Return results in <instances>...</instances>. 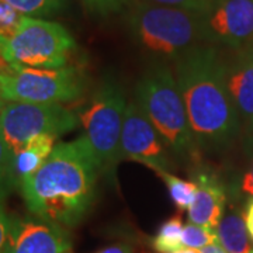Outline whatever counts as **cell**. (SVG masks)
<instances>
[{
  "label": "cell",
  "instance_id": "cell-31",
  "mask_svg": "<svg viewBox=\"0 0 253 253\" xmlns=\"http://www.w3.org/2000/svg\"><path fill=\"white\" fill-rule=\"evenodd\" d=\"M251 253H253V251H252V252H251Z\"/></svg>",
  "mask_w": 253,
  "mask_h": 253
},
{
  "label": "cell",
  "instance_id": "cell-13",
  "mask_svg": "<svg viewBox=\"0 0 253 253\" xmlns=\"http://www.w3.org/2000/svg\"><path fill=\"white\" fill-rule=\"evenodd\" d=\"M194 181L197 183V193L193 204L187 210L189 222L217 229L225 212V187L215 177V174L207 170L197 173Z\"/></svg>",
  "mask_w": 253,
  "mask_h": 253
},
{
  "label": "cell",
  "instance_id": "cell-21",
  "mask_svg": "<svg viewBox=\"0 0 253 253\" xmlns=\"http://www.w3.org/2000/svg\"><path fill=\"white\" fill-rule=\"evenodd\" d=\"M154 4H161V6H168V7H174V9H181L196 13L199 16H203L210 6L212 4L214 0H144Z\"/></svg>",
  "mask_w": 253,
  "mask_h": 253
},
{
  "label": "cell",
  "instance_id": "cell-10",
  "mask_svg": "<svg viewBox=\"0 0 253 253\" xmlns=\"http://www.w3.org/2000/svg\"><path fill=\"white\" fill-rule=\"evenodd\" d=\"M168 149L169 148L142 110L135 101H129L121 132V161L142 163L159 176L161 173L169 172L172 166Z\"/></svg>",
  "mask_w": 253,
  "mask_h": 253
},
{
  "label": "cell",
  "instance_id": "cell-24",
  "mask_svg": "<svg viewBox=\"0 0 253 253\" xmlns=\"http://www.w3.org/2000/svg\"><path fill=\"white\" fill-rule=\"evenodd\" d=\"M13 218L9 212L6 211V208L3 206V201H0V253L4 252V248L9 241L10 231L13 225Z\"/></svg>",
  "mask_w": 253,
  "mask_h": 253
},
{
  "label": "cell",
  "instance_id": "cell-7",
  "mask_svg": "<svg viewBox=\"0 0 253 253\" xmlns=\"http://www.w3.org/2000/svg\"><path fill=\"white\" fill-rule=\"evenodd\" d=\"M0 90L4 101L63 104L81 97L84 78L76 68L40 69L7 63L0 69Z\"/></svg>",
  "mask_w": 253,
  "mask_h": 253
},
{
  "label": "cell",
  "instance_id": "cell-5",
  "mask_svg": "<svg viewBox=\"0 0 253 253\" xmlns=\"http://www.w3.org/2000/svg\"><path fill=\"white\" fill-rule=\"evenodd\" d=\"M73 48L75 40L62 24L42 18L24 16L11 36H0V56L9 65L59 69Z\"/></svg>",
  "mask_w": 253,
  "mask_h": 253
},
{
  "label": "cell",
  "instance_id": "cell-8",
  "mask_svg": "<svg viewBox=\"0 0 253 253\" xmlns=\"http://www.w3.org/2000/svg\"><path fill=\"white\" fill-rule=\"evenodd\" d=\"M79 117L56 103L4 101L0 110V131L10 152L17 156L38 135L61 136L73 131Z\"/></svg>",
  "mask_w": 253,
  "mask_h": 253
},
{
  "label": "cell",
  "instance_id": "cell-27",
  "mask_svg": "<svg viewBox=\"0 0 253 253\" xmlns=\"http://www.w3.org/2000/svg\"><path fill=\"white\" fill-rule=\"evenodd\" d=\"M97 253H132L131 249L126 246V245H116V246H110L104 251H100Z\"/></svg>",
  "mask_w": 253,
  "mask_h": 253
},
{
  "label": "cell",
  "instance_id": "cell-14",
  "mask_svg": "<svg viewBox=\"0 0 253 253\" xmlns=\"http://www.w3.org/2000/svg\"><path fill=\"white\" fill-rule=\"evenodd\" d=\"M56 138L58 136L49 135V134L36 136L26 145V148L17 156H14V176L18 187L28 176H31L45 162L46 158L56 146L55 145Z\"/></svg>",
  "mask_w": 253,
  "mask_h": 253
},
{
  "label": "cell",
  "instance_id": "cell-12",
  "mask_svg": "<svg viewBox=\"0 0 253 253\" xmlns=\"http://www.w3.org/2000/svg\"><path fill=\"white\" fill-rule=\"evenodd\" d=\"M238 52L231 62H225L226 83L241 124L253 132V46Z\"/></svg>",
  "mask_w": 253,
  "mask_h": 253
},
{
  "label": "cell",
  "instance_id": "cell-16",
  "mask_svg": "<svg viewBox=\"0 0 253 253\" xmlns=\"http://www.w3.org/2000/svg\"><path fill=\"white\" fill-rule=\"evenodd\" d=\"M165 181L169 196L173 204L179 211H187L193 201L196 199L197 193V183L194 180H184L179 176H174L170 172H165L159 174Z\"/></svg>",
  "mask_w": 253,
  "mask_h": 253
},
{
  "label": "cell",
  "instance_id": "cell-26",
  "mask_svg": "<svg viewBox=\"0 0 253 253\" xmlns=\"http://www.w3.org/2000/svg\"><path fill=\"white\" fill-rule=\"evenodd\" d=\"M245 222H246V228H248V232L253 239V199H251L246 204L244 212Z\"/></svg>",
  "mask_w": 253,
  "mask_h": 253
},
{
  "label": "cell",
  "instance_id": "cell-19",
  "mask_svg": "<svg viewBox=\"0 0 253 253\" xmlns=\"http://www.w3.org/2000/svg\"><path fill=\"white\" fill-rule=\"evenodd\" d=\"M16 187L18 186L14 176V158L0 131V201Z\"/></svg>",
  "mask_w": 253,
  "mask_h": 253
},
{
  "label": "cell",
  "instance_id": "cell-3",
  "mask_svg": "<svg viewBox=\"0 0 253 253\" xmlns=\"http://www.w3.org/2000/svg\"><path fill=\"white\" fill-rule=\"evenodd\" d=\"M135 103L172 152L179 156L196 154L199 146L194 141L184 100L170 68L155 65L148 69L136 83Z\"/></svg>",
  "mask_w": 253,
  "mask_h": 253
},
{
  "label": "cell",
  "instance_id": "cell-30",
  "mask_svg": "<svg viewBox=\"0 0 253 253\" xmlns=\"http://www.w3.org/2000/svg\"><path fill=\"white\" fill-rule=\"evenodd\" d=\"M3 104H4V99H3V96H1V90H0V110L3 107Z\"/></svg>",
  "mask_w": 253,
  "mask_h": 253
},
{
  "label": "cell",
  "instance_id": "cell-15",
  "mask_svg": "<svg viewBox=\"0 0 253 253\" xmlns=\"http://www.w3.org/2000/svg\"><path fill=\"white\" fill-rule=\"evenodd\" d=\"M215 231L218 242L228 253H251L253 251L244 215L235 208L224 212Z\"/></svg>",
  "mask_w": 253,
  "mask_h": 253
},
{
  "label": "cell",
  "instance_id": "cell-23",
  "mask_svg": "<svg viewBox=\"0 0 253 253\" xmlns=\"http://www.w3.org/2000/svg\"><path fill=\"white\" fill-rule=\"evenodd\" d=\"M83 6L93 14L109 16L117 13L128 3V0H81Z\"/></svg>",
  "mask_w": 253,
  "mask_h": 253
},
{
  "label": "cell",
  "instance_id": "cell-25",
  "mask_svg": "<svg viewBox=\"0 0 253 253\" xmlns=\"http://www.w3.org/2000/svg\"><path fill=\"white\" fill-rule=\"evenodd\" d=\"M241 190L253 199V158L241 180Z\"/></svg>",
  "mask_w": 253,
  "mask_h": 253
},
{
  "label": "cell",
  "instance_id": "cell-6",
  "mask_svg": "<svg viewBox=\"0 0 253 253\" xmlns=\"http://www.w3.org/2000/svg\"><path fill=\"white\" fill-rule=\"evenodd\" d=\"M128 103L116 82L104 81L78 116L100 170L113 172L121 161L120 144Z\"/></svg>",
  "mask_w": 253,
  "mask_h": 253
},
{
  "label": "cell",
  "instance_id": "cell-20",
  "mask_svg": "<svg viewBox=\"0 0 253 253\" xmlns=\"http://www.w3.org/2000/svg\"><path fill=\"white\" fill-rule=\"evenodd\" d=\"M218 235L215 229L206 228V226L196 225V224H186L181 232V245L183 248L191 249H203L208 245L217 244Z\"/></svg>",
  "mask_w": 253,
  "mask_h": 253
},
{
  "label": "cell",
  "instance_id": "cell-22",
  "mask_svg": "<svg viewBox=\"0 0 253 253\" xmlns=\"http://www.w3.org/2000/svg\"><path fill=\"white\" fill-rule=\"evenodd\" d=\"M24 17L17 10L11 6L0 1V36L10 37L20 24L21 18Z\"/></svg>",
  "mask_w": 253,
  "mask_h": 253
},
{
  "label": "cell",
  "instance_id": "cell-18",
  "mask_svg": "<svg viewBox=\"0 0 253 253\" xmlns=\"http://www.w3.org/2000/svg\"><path fill=\"white\" fill-rule=\"evenodd\" d=\"M27 17H48L59 13L65 0H0Z\"/></svg>",
  "mask_w": 253,
  "mask_h": 253
},
{
  "label": "cell",
  "instance_id": "cell-9",
  "mask_svg": "<svg viewBox=\"0 0 253 253\" xmlns=\"http://www.w3.org/2000/svg\"><path fill=\"white\" fill-rule=\"evenodd\" d=\"M200 21L206 44L234 51L253 45V0H214Z\"/></svg>",
  "mask_w": 253,
  "mask_h": 253
},
{
  "label": "cell",
  "instance_id": "cell-11",
  "mask_svg": "<svg viewBox=\"0 0 253 253\" xmlns=\"http://www.w3.org/2000/svg\"><path fill=\"white\" fill-rule=\"evenodd\" d=\"M71 241L65 228L40 218H13L9 241L3 253H68Z\"/></svg>",
  "mask_w": 253,
  "mask_h": 253
},
{
  "label": "cell",
  "instance_id": "cell-2",
  "mask_svg": "<svg viewBox=\"0 0 253 253\" xmlns=\"http://www.w3.org/2000/svg\"><path fill=\"white\" fill-rule=\"evenodd\" d=\"M174 76L200 148L229 145L241 131V120L228 90L226 66L212 45H199L174 61Z\"/></svg>",
  "mask_w": 253,
  "mask_h": 253
},
{
  "label": "cell",
  "instance_id": "cell-17",
  "mask_svg": "<svg viewBox=\"0 0 253 253\" xmlns=\"http://www.w3.org/2000/svg\"><path fill=\"white\" fill-rule=\"evenodd\" d=\"M183 226L184 225L179 215L165 221L152 241L155 251H158L159 253H172L181 249L183 248L181 245Z\"/></svg>",
  "mask_w": 253,
  "mask_h": 253
},
{
  "label": "cell",
  "instance_id": "cell-29",
  "mask_svg": "<svg viewBox=\"0 0 253 253\" xmlns=\"http://www.w3.org/2000/svg\"><path fill=\"white\" fill-rule=\"evenodd\" d=\"M172 253H200V249H191V248H181L179 251H174Z\"/></svg>",
  "mask_w": 253,
  "mask_h": 253
},
{
  "label": "cell",
  "instance_id": "cell-28",
  "mask_svg": "<svg viewBox=\"0 0 253 253\" xmlns=\"http://www.w3.org/2000/svg\"><path fill=\"white\" fill-rule=\"evenodd\" d=\"M200 253H228L221 246V244L219 242H217V244H212V245H208V246H206V248H203V249H200Z\"/></svg>",
  "mask_w": 253,
  "mask_h": 253
},
{
  "label": "cell",
  "instance_id": "cell-1",
  "mask_svg": "<svg viewBox=\"0 0 253 253\" xmlns=\"http://www.w3.org/2000/svg\"><path fill=\"white\" fill-rule=\"evenodd\" d=\"M100 166L84 135L54 148L46 161L21 183L31 215L62 228L76 226L96 197Z\"/></svg>",
  "mask_w": 253,
  "mask_h": 253
},
{
  "label": "cell",
  "instance_id": "cell-4",
  "mask_svg": "<svg viewBox=\"0 0 253 253\" xmlns=\"http://www.w3.org/2000/svg\"><path fill=\"white\" fill-rule=\"evenodd\" d=\"M128 27L148 52L177 61L203 45L201 21L196 13L136 0L128 11Z\"/></svg>",
  "mask_w": 253,
  "mask_h": 253
}]
</instances>
